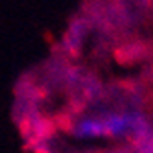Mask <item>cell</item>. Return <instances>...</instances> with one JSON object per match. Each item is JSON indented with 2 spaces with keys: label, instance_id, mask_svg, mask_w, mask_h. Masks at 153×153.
I'll list each match as a JSON object with an SVG mask.
<instances>
[{
  "label": "cell",
  "instance_id": "1",
  "mask_svg": "<svg viewBox=\"0 0 153 153\" xmlns=\"http://www.w3.org/2000/svg\"><path fill=\"white\" fill-rule=\"evenodd\" d=\"M72 129L79 138H91V137H98V135L107 133L103 118H83L79 122H76Z\"/></svg>",
  "mask_w": 153,
  "mask_h": 153
}]
</instances>
